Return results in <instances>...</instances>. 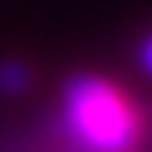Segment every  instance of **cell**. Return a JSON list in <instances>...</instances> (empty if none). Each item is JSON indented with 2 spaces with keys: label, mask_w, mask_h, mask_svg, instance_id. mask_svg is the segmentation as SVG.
Here are the masks:
<instances>
[{
  "label": "cell",
  "mask_w": 152,
  "mask_h": 152,
  "mask_svg": "<svg viewBox=\"0 0 152 152\" xmlns=\"http://www.w3.org/2000/svg\"><path fill=\"white\" fill-rule=\"evenodd\" d=\"M60 131L78 152H142L145 113L124 85L85 71L64 81Z\"/></svg>",
  "instance_id": "1"
},
{
  "label": "cell",
  "mask_w": 152,
  "mask_h": 152,
  "mask_svg": "<svg viewBox=\"0 0 152 152\" xmlns=\"http://www.w3.org/2000/svg\"><path fill=\"white\" fill-rule=\"evenodd\" d=\"M28 88H32V67H28L25 60H18V57L0 60V96L18 99V96H25Z\"/></svg>",
  "instance_id": "2"
},
{
  "label": "cell",
  "mask_w": 152,
  "mask_h": 152,
  "mask_svg": "<svg viewBox=\"0 0 152 152\" xmlns=\"http://www.w3.org/2000/svg\"><path fill=\"white\" fill-rule=\"evenodd\" d=\"M138 67H142L145 75H152V32L138 42Z\"/></svg>",
  "instance_id": "3"
}]
</instances>
